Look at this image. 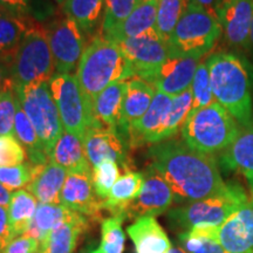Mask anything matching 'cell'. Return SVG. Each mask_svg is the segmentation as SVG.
I'll list each match as a JSON object with an SVG mask.
<instances>
[{
  "instance_id": "obj_1",
  "label": "cell",
  "mask_w": 253,
  "mask_h": 253,
  "mask_svg": "<svg viewBox=\"0 0 253 253\" xmlns=\"http://www.w3.org/2000/svg\"><path fill=\"white\" fill-rule=\"evenodd\" d=\"M148 157L150 166L171 188L178 203L201 201L226 188L216 158L194 150L183 140L169 138L151 144Z\"/></svg>"
},
{
  "instance_id": "obj_2",
  "label": "cell",
  "mask_w": 253,
  "mask_h": 253,
  "mask_svg": "<svg viewBox=\"0 0 253 253\" xmlns=\"http://www.w3.org/2000/svg\"><path fill=\"white\" fill-rule=\"evenodd\" d=\"M214 100L243 126L252 125L253 73L248 60L227 52L207 59Z\"/></svg>"
},
{
  "instance_id": "obj_3",
  "label": "cell",
  "mask_w": 253,
  "mask_h": 253,
  "mask_svg": "<svg viewBox=\"0 0 253 253\" xmlns=\"http://www.w3.org/2000/svg\"><path fill=\"white\" fill-rule=\"evenodd\" d=\"M135 77L130 63L116 42L102 34L94 37L86 47L78 66L77 79L84 94L93 126L100 128L94 118V102L101 91L116 81Z\"/></svg>"
},
{
  "instance_id": "obj_4",
  "label": "cell",
  "mask_w": 253,
  "mask_h": 253,
  "mask_svg": "<svg viewBox=\"0 0 253 253\" xmlns=\"http://www.w3.org/2000/svg\"><path fill=\"white\" fill-rule=\"evenodd\" d=\"M240 125L217 101L191 110L183 126L182 140L199 153H221L240 134Z\"/></svg>"
},
{
  "instance_id": "obj_5",
  "label": "cell",
  "mask_w": 253,
  "mask_h": 253,
  "mask_svg": "<svg viewBox=\"0 0 253 253\" xmlns=\"http://www.w3.org/2000/svg\"><path fill=\"white\" fill-rule=\"evenodd\" d=\"M249 201L248 195L238 183H226L219 194L186 203L169 211V223L177 233L195 227H217Z\"/></svg>"
},
{
  "instance_id": "obj_6",
  "label": "cell",
  "mask_w": 253,
  "mask_h": 253,
  "mask_svg": "<svg viewBox=\"0 0 253 253\" xmlns=\"http://www.w3.org/2000/svg\"><path fill=\"white\" fill-rule=\"evenodd\" d=\"M223 31L218 15L188 2L184 13L168 41L170 56L202 59L213 48Z\"/></svg>"
},
{
  "instance_id": "obj_7",
  "label": "cell",
  "mask_w": 253,
  "mask_h": 253,
  "mask_svg": "<svg viewBox=\"0 0 253 253\" xmlns=\"http://www.w3.org/2000/svg\"><path fill=\"white\" fill-rule=\"evenodd\" d=\"M46 28L34 23L15 50L11 63V80L14 87L49 82L55 74Z\"/></svg>"
},
{
  "instance_id": "obj_8",
  "label": "cell",
  "mask_w": 253,
  "mask_h": 253,
  "mask_svg": "<svg viewBox=\"0 0 253 253\" xmlns=\"http://www.w3.org/2000/svg\"><path fill=\"white\" fill-rule=\"evenodd\" d=\"M14 89L19 102L49 156L60 136L65 131L58 107L50 93L49 82L31 84L24 87H14Z\"/></svg>"
},
{
  "instance_id": "obj_9",
  "label": "cell",
  "mask_w": 253,
  "mask_h": 253,
  "mask_svg": "<svg viewBox=\"0 0 253 253\" xmlns=\"http://www.w3.org/2000/svg\"><path fill=\"white\" fill-rule=\"evenodd\" d=\"M49 89L58 107L63 130L84 140L93 123L77 75L55 73L49 80Z\"/></svg>"
},
{
  "instance_id": "obj_10",
  "label": "cell",
  "mask_w": 253,
  "mask_h": 253,
  "mask_svg": "<svg viewBox=\"0 0 253 253\" xmlns=\"http://www.w3.org/2000/svg\"><path fill=\"white\" fill-rule=\"evenodd\" d=\"M55 73L71 74L86 49V37L74 20L65 15L46 27Z\"/></svg>"
},
{
  "instance_id": "obj_11",
  "label": "cell",
  "mask_w": 253,
  "mask_h": 253,
  "mask_svg": "<svg viewBox=\"0 0 253 253\" xmlns=\"http://www.w3.org/2000/svg\"><path fill=\"white\" fill-rule=\"evenodd\" d=\"M118 45L130 63L135 77L147 82L170 58L168 42L158 36L157 31L125 39Z\"/></svg>"
},
{
  "instance_id": "obj_12",
  "label": "cell",
  "mask_w": 253,
  "mask_h": 253,
  "mask_svg": "<svg viewBox=\"0 0 253 253\" xmlns=\"http://www.w3.org/2000/svg\"><path fill=\"white\" fill-rule=\"evenodd\" d=\"M229 253H253V198L217 227H202Z\"/></svg>"
},
{
  "instance_id": "obj_13",
  "label": "cell",
  "mask_w": 253,
  "mask_h": 253,
  "mask_svg": "<svg viewBox=\"0 0 253 253\" xmlns=\"http://www.w3.org/2000/svg\"><path fill=\"white\" fill-rule=\"evenodd\" d=\"M144 184L141 194L126 208L125 217H156L167 212L173 202L175 196L166 179L150 166L143 171Z\"/></svg>"
},
{
  "instance_id": "obj_14",
  "label": "cell",
  "mask_w": 253,
  "mask_h": 253,
  "mask_svg": "<svg viewBox=\"0 0 253 253\" xmlns=\"http://www.w3.org/2000/svg\"><path fill=\"white\" fill-rule=\"evenodd\" d=\"M84 148L89 163L95 168L106 160L114 161L126 171H130L131 161L128 144L118 131L106 128H88L84 134Z\"/></svg>"
},
{
  "instance_id": "obj_15",
  "label": "cell",
  "mask_w": 253,
  "mask_h": 253,
  "mask_svg": "<svg viewBox=\"0 0 253 253\" xmlns=\"http://www.w3.org/2000/svg\"><path fill=\"white\" fill-rule=\"evenodd\" d=\"M172 99L173 96L156 90L149 108L129 130V147L135 148L142 144H155L163 141L164 128Z\"/></svg>"
},
{
  "instance_id": "obj_16",
  "label": "cell",
  "mask_w": 253,
  "mask_h": 253,
  "mask_svg": "<svg viewBox=\"0 0 253 253\" xmlns=\"http://www.w3.org/2000/svg\"><path fill=\"white\" fill-rule=\"evenodd\" d=\"M93 186V173H68L60 194V204L87 218L97 219L102 210Z\"/></svg>"
},
{
  "instance_id": "obj_17",
  "label": "cell",
  "mask_w": 253,
  "mask_h": 253,
  "mask_svg": "<svg viewBox=\"0 0 253 253\" xmlns=\"http://www.w3.org/2000/svg\"><path fill=\"white\" fill-rule=\"evenodd\" d=\"M217 14L226 42L236 48L249 47L253 0H224Z\"/></svg>"
},
{
  "instance_id": "obj_18",
  "label": "cell",
  "mask_w": 253,
  "mask_h": 253,
  "mask_svg": "<svg viewBox=\"0 0 253 253\" xmlns=\"http://www.w3.org/2000/svg\"><path fill=\"white\" fill-rule=\"evenodd\" d=\"M201 59L170 56L148 81L160 93L176 96L189 89Z\"/></svg>"
},
{
  "instance_id": "obj_19",
  "label": "cell",
  "mask_w": 253,
  "mask_h": 253,
  "mask_svg": "<svg viewBox=\"0 0 253 253\" xmlns=\"http://www.w3.org/2000/svg\"><path fill=\"white\" fill-rule=\"evenodd\" d=\"M155 94L156 89L142 79L137 78L128 81V86L123 97L121 119L118 126L119 135L126 144H128L129 130L149 108Z\"/></svg>"
},
{
  "instance_id": "obj_20",
  "label": "cell",
  "mask_w": 253,
  "mask_h": 253,
  "mask_svg": "<svg viewBox=\"0 0 253 253\" xmlns=\"http://www.w3.org/2000/svg\"><path fill=\"white\" fill-rule=\"evenodd\" d=\"M218 162L227 171L244 176L253 194V125L240 131L236 140L221 151Z\"/></svg>"
},
{
  "instance_id": "obj_21",
  "label": "cell",
  "mask_w": 253,
  "mask_h": 253,
  "mask_svg": "<svg viewBox=\"0 0 253 253\" xmlns=\"http://www.w3.org/2000/svg\"><path fill=\"white\" fill-rule=\"evenodd\" d=\"M135 253H167L172 248L167 232L155 217H140L126 229Z\"/></svg>"
},
{
  "instance_id": "obj_22",
  "label": "cell",
  "mask_w": 253,
  "mask_h": 253,
  "mask_svg": "<svg viewBox=\"0 0 253 253\" xmlns=\"http://www.w3.org/2000/svg\"><path fill=\"white\" fill-rule=\"evenodd\" d=\"M157 6L158 0H141L132 13L115 31L104 38L119 43L125 39L156 31Z\"/></svg>"
},
{
  "instance_id": "obj_23",
  "label": "cell",
  "mask_w": 253,
  "mask_h": 253,
  "mask_svg": "<svg viewBox=\"0 0 253 253\" xmlns=\"http://www.w3.org/2000/svg\"><path fill=\"white\" fill-rule=\"evenodd\" d=\"M88 225V218L75 212L74 216L55 227L47 238L40 243L39 253H73L79 238L86 232Z\"/></svg>"
},
{
  "instance_id": "obj_24",
  "label": "cell",
  "mask_w": 253,
  "mask_h": 253,
  "mask_svg": "<svg viewBox=\"0 0 253 253\" xmlns=\"http://www.w3.org/2000/svg\"><path fill=\"white\" fill-rule=\"evenodd\" d=\"M126 86L128 81H116L97 95L94 102V118L100 128L118 131Z\"/></svg>"
},
{
  "instance_id": "obj_25",
  "label": "cell",
  "mask_w": 253,
  "mask_h": 253,
  "mask_svg": "<svg viewBox=\"0 0 253 253\" xmlns=\"http://www.w3.org/2000/svg\"><path fill=\"white\" fill-rule=\"evenodd\" d=\"M50 162L63 168L68 173L91 172L84 153V142L75 135L63 131L49 155Z\"/></svg>"
},
{
  "instance_id": "obj_26",
  "label": "cell",
  "mask_w": 253,
  "mask_h": 253,
  "mask_svg": "<svg viewBox=\"0 0 253 253\" xmlns=\"http://www.w3.org/2000/svg\"><path fill=\"white\" fill-rule=\"evenodd\" d=\"M143 184V172L131 171V170L126 171L119 177L110 190L108 197L102 201V204H101L102 210L109 211L113 216L125 217L126 208L141 194Z\"/></svg>"
},
{
  "instance_id": "obj_27",
  "label": "cell",
  "mask_w": 253,
  "mask_h": 253,
  "mask_svg": "<svg viewBox=\"0 0 253 253\" xmlns=\"http://www.w3.org/2000/svg\"><path fill=\"white\" fill-rule=\"evenodd\" d=\"M67 175L68 172L63 168L49 161L32 179L26 189L39 203L61 205L60 194Z\"/></svg>"
},
{
  "instance_id": "obj_28",
  "label": "cell",
  "mask_w": 253,
  "mask_h": 253,
  "mask_svg": "<svg viewBox=\"0 0 253 253\" xmlns=\"http://www.w3.org/2000/svg\"><path fill=\"white\" fill-rule=\"evenodd\" d=\"M36 21L11 13L0 14V60L12 62L15 50Z\"/></svg>"
},
{
  "instance_id": "obj_29",
  "label": "cell",
  "mask_w": 253,
  "mask_h": 253,
  "mask_svg": "<svg viewBox=\"0 0 253 253\" xmlns=\"http://www.w3.org/2000/svg\"><path fill=\"white\" fill-rule=\"evenodd\" d=\"M74 211L69 210L63 205L39 203L33 220L25 235L42 243L55 227L67 221L69 218L74 216Z\"/></svg>"
},
{
  "instance_id": "obj_30",
  "label": "cell",
  "mask_w": 253,
  "mask_h": 253,
  "mask_svg": "<svg viewBox=\"0 0 253 253\" xmlns=\"http://www.w3.org/2000/svg\"><path fill=\"white\" fill-rule=\"evenodd\" d=\"M38 199L27 190L12 192L9 202L8 219L13 238L24 236L27 232L38 209Z\"/></svg>"
},
{
  "instance_id": "obj_31",
  "label": "cell",
  "mask_w": 253,
  "mask_h": 253,
  "mask_svg": "<svg viewBox=\"0 0 253 253\" xmlns=\"http://www.w3.org/2000/svg\"><path fill=\"white\" fill-rule=\"evenodd\" d=\"M104 0H65V14L74 20L84 34L94 33L103 15Z\"/></svg>"
},
{
  "instance_id": "obj_32",
  "label": "cell",
  "mask_w": 253,
  "mask_h": 253,
  "mask_svg": "<svg viewBox=\"0 0 253 253\" xmlns=\"http://www.w3.org/2000/svg\"><path fill=\"white\" fill-rule=\"evenodd\" d=\"M122 216L108 217L101 221V240L99 248L90 253H123L126 246V233L123 231Z\"/></svg>"
},
{
  "instance_id": "obj_33",
  "label": "cell",
  "mask_w": 253,
  "mask_h": 253,
  "mask_svg": "<svg viewBox=\"0 0 253 253\" xmlns=\"http://www.w3.org/2000/svg\"><path fill=\"white\" fill-rule=\"evenodd\" d=\"M186 5V0H158L156 31L166 42L171 38Z\"/></svg>"
},
{
  "instance_id": "obj_34",
  "label": "cell",
  "mask_w": 253,
  "mask_h": 253,
  "mask_svg": "<svg viewBox=\"0 0 253 253\" xmlns=\"http://www.w3.org/2000/svg\"><path fill=\"white\" fill-rule=\"evenodd\" d=\"M177 244L186 253H229L202 227L177 233Z\"/></svg>"
},
{
  "instance_id": "obj_35",
  "label": "cell",
  "mask_w": 253,
  "mask_h": 253,
  "mask_svg": "<svg viewBox=\"0 0 253 253\" xmlns=\"http://www.w3.org/2000/svg\"><path fill=\"white\" fill-rule=\"evenodd\" d=\"M192 110L191 90L186 89L182 94L176 95L172 99L171 108L167 119V125L163 132V141L172 138L177 132L182 130L183 126Z\"/></svg>"
},
{
  "instance_id": "obj_36",
  "label": "cell",
  "mask_w": 253,
  "mask_h": 253,
  "mask_svg": "<svg viewBox=\"0 0 253 253\" xmlns=\"http://www.w3.org/2000/svg\"><path fill=\"white\" fill-rule=\"evenodd\" d=\"M141 0H104L102 36L115 31L137 7Z\"/></svg>"
},
{
  "instance_id": "obj_37",
  "label": "cell",
  "mask_w": 253,
  "mask_h": 253,
  "mask_svg": "<svg viewBox=\"0 0 253 253\" xmlns=\"http://www.w3.org/2000/svg\"><path fill=\"white\" fill-rule=\"evenodd\" d=\"M45 166H33L30 162H24L14 167L0 168V183L8 191L14 192L27 186Z\"/></svg>"
},
{
  "instance_id": "obj_38",
  "label": "cell",
  "mask_w": 253,
  "mask_h": 253,
  "mask_svg": "<svg viewBox=\"0 0 253 253\" xmlns=\"http://www.w3.org/2000/svg\"><path fill=\"white\" fill-rule=\"evenodd\" d=\"M190 90L192 94V110L203 108L214 102V96L211 87L210 73L207 62H199L196 69L194 80H192Z\"/></svg>"
},
{
  "instance_id": "obj_39",
  "label": "cell",
  "mask_w": 253,
  "mask_h": 253,
  "mask_svg": "<svg viewBox=\"0 0 253 253\" xmlns=\"http://www.w3.org/2000/svg\"><path fill=\"white\" fill-rule=\"evenodd\" d=\"M120 177L119 164L114 161L106 160L93 168L94 191L100 199L108 197L110 190Z\"/></svg>"
},
{
  "instance_id": "obj_40",
  "label": "cell",
  "mask_w": 253,
  "mask_h": 253,
  "mask_svg": "<svg viewBox=\"0 0 253 253\" xmlns=\"http://www.w3.org/2000/svg\"><path fill=\"white\" fill-rule=\"evenodd\" d=\"M15 112H17V94H15L13 82H11L0 93V136L14 135Z\"/></svg>"
},
{
  "instance_id": "obj_41",
  "label": "cell",
  "mask_w": 253,
  "mask_h": 253,
  "mask_svg": "<svg viewBox=\"0 0 253 253\" xmlns=\"http://www.w3.org/2000/svg\"><path fill=\"white\" fill-rule=\"evenodd\" d=\"M26 150L14 135L0 136V168L24 163Z\"/></svg>"
},
{
  "instance_id": "obj_42",
  "label": "cell",
  "mask_w": 253,
  "mask_h": 253,
  "mask_svg": "<svg viewBox=\"0 0 253 253\" xmlns=\"http://www.w3.org/2000/svg\"><path fill=\"white\" fill-rule=\"evenodd\" d=\"M40 242L30 236H20L11 240L0 253H39Z\"/></svg>"
},
{
  "instance_id": "obj_43",
  "label": "cell",
  "mask_w": 253,
  "mask_h": 253,
  "mask_svg": "<svg viewBox=\"0 0 253 253\" xmlns=\"http://www.w3.org/2000/svg\"><path fill=\"white\" fill-rule=\"evenodd\" d=\"M0 5L18 17L30 18L34 11V0H0Z\"/></svg>"
},
{
  "instance_id": "obj_44",
  "label": "cell",
  "mask_w": 253,
  "mask_h": 253,
  "mask_svg": "<svg viewBox=\"0 0 253 253\" xmlns=\"http://www.w3.org/2000/svg\"><path fill=\"white\" fill-rule=\"evenodd\" d=\"M12 236L11 227H9V219H8V210L6 207L0 205V251L5 249L13 240Z\"/></svg>"
},
{
  "instance_id": "obj_45",
  "label": "cell",
  "mask_w": 253,
  "mask_h": 253,
  "mask_svg": "<svg viewBox=\"0 0 253 253\" xmlns=\"http://www.w3.org/2000/svg\"><path fill=\"white\" fill-rule=\"evenodd\" d=\"M11 63L5 60H0V93L11 84Z\"/></svg>"
},
{
  "instance_id": "obj_46",
  "label": "cell",
  "mask_w": 253,
  "mask_h": 253,
  "mask_svg": "<svg viewBox=\"0 0 253 253\" xmlns=\"http://www.w3.org/2000/svg\"><path fill=\"white\" fill-rule=\"evenodd\" d=\"M186 1L201 6L214 14H217L218 7H219V0H186Z\"/></svg>"
},
{
  "instance_id": "obj_47",
  "label": "cell",
  "mask_w": 253,
  "mask_h": 253,
  "mask_svg": "<svg viewBox=\"0 0 253 253\" xmlns=\"http://www.w3.org/2000/svg\"><path fill=\"white\" fill-rule=\"evenodd\" d=\"M11 196L12 192L8 191V190L0 183V205L7 208L9 202H11Z\"/></svg>"
},
{
  "instance_id": "obj_48",
  "label": "cell",
  "mask_w": 253,
  "mask_h": 253,
  "mask_svg": "<svg viewBox=\"0 0 253 253\" xmlns=\"http://www.w3.org/2000/svg\"><path fill=\"white\" fill-rule=\"evenodd\" d=\"M249 48H253V17H252V23H251V28H250V38H249Z\"/></svg>"
},
{
  "instance_id": "obj_49",
  "label": "cell",
  "mask_w": 253,
  "mask_h": 253,
  "mask_svg": "<svg viewBox=\"0 0 253 253\" xmlns=\"http://www.w3.org/2000/svg\"><path fill=\"white\" fill-rule=\"evenodd\" d=\"M167 253H186V252L182 248H179V246L177 245V246H172V248L170 249Z\"/></svg>"
},
{
  "instance_id": "obj_50",
  "label": "cell",
  "mask_w": 253,
  "mask_h": 253,
  "mask_svg": "<svg viewBox=\"0 0 253 253\" xmlns=\"http://www.w3.org/2000/svg\"><path fill=\"white\" fill-rule=\"evenodd\" d=\"M1 13H8V12L6 11V9H5L4 7H2L1 5H0V14H1Z\"/></svg>"
},
{
  "instance_id": "obj_51",
  "label": "cell",
  "mask_w": 253,
  "mask_h": 253,
  "mask_svg": "<svg viewBox=\"0 0 253 253\" xmlns=\"http://www.w3.org/2000/svg\"><path fill=\"white\" fill-rule=\"evenodd\" d=\"M79 253H90V251H89V250H87V249H84V250H81V251Z\"/></svg>"
},
{
  "instance_id": "obj_52",
  "label": "cell",
  "mask_w": 253,
  "mask_h": 253,
  "mask_svg": "<svg viewBox=\"0 0 253 253\" xmlns=\"http://www.w3.org/2000/svg\"><path fill=\"white\" fill-rule=\"evenodd\" d=\"M56 1H58V2H59V4H62V2H63V1H65V0H56Z\"/></svg>"
},
{
  "instance_id": "obj_53",
  "label": "cell",
  "mask_w": 253,
  "mask_h": 253,
  "mask_svg": "<svg viewBox=\"0 0 253 253\" xmlns=\"http://www.w3.org/2000/svg\"><path fill=\"white\" fill-rule=\"evenodd\" d=\"M223 1H224V0H219V6L223 4ZM218 8H219V7H218Z\"/></svg>"
}]
</instances>
